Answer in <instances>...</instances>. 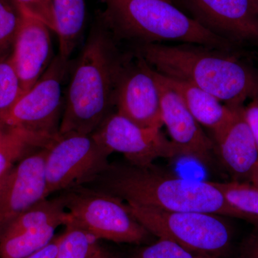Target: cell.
<instances>
[{
	"mask_svg": "<svg viewBox=\"0 0 258 258\" xmlns=\"http://www.w3.org/2000/svg\"><path fill=\"white\" fill-rule=\"evenodd\" d=\"M174 4L227 41L258 43V10L252 0H174Z\"/></svg>",
	"mask_w": 258,
	"mask_h": 258,
	"instance_id": "obj_10",
	"label": "cell"
},
{
	"mask_svg": "<svg viewBox=\"0 0 258 258\" xmlns=\"http://www.w3.org/2000/svg\"><path fill=\"white\" fill-rule=\"evenodd\" d=\"M90 258H117L113 252L104 247H101L98 251Z\"/></svg>",
	"mask_w": 258,
	"mask_h": 258,
	"instance_id": "obj_30",
	"label": "cell"
},
{
	"mask_svg": "<svg viewBox=\"0 0 258 258\" xmlns=\"http://www.w3.org/2000/svg\"><path fill=\"white\" fill-rule=\"evenodd\" d=\"M243 109V106L236 108L232 121L213 141L233 181L249 182L258 169V148Z\"/></svg>",
	"mask_w": 258,
	"mask_h": 258,
	"instance_id": "obj_15",
	"label": "cell"
},
{
	"mask_svg": "<svg viewBox=\"0 0 258 258\" xmlns=\"http://www.w3.org/2000/svg\"><path fill=\"white\" fill-rule=\"evenodd\" d=\"M111 154L92 134L59 135L47 147L45 157L48 196L92 181L108 167Z\"/></svg>",
	"mask_w": 258,
	"mask_h": 258,
	"instance_id": "obj_8",
	"label": "cell"
},
{
	"mask_svg": "<svg viewBox=\"0 0 258 258\" xmlns=\"http://www.w3.org/2000/svg\"><path fill=\"white\" fill-rule=\"evenodd\" d=\"M71 64V60L55 56L42 77L2 117L5 124L24 129L48 144L57 139L66 104L64 86Z\"/></svg>",
	"mask_w": 258,
	"mask_h": 258,
	"instance_id": "obj_7",
	"label": "cell"
},
{
	"mask_svg": "<svg viewBox=\"0 0 258 258\" xmlns=\"http://www.w3.org/2000/svg\"><path fill=\"white\" fill-rule=\"evenodd\" d=\"M249 182L258 185V169H257V171L254 173L253 175H252V177H251Z\"/></svg>",
	"mask_w": 258,
	"mask_h": 258,
	"instance_id": "obj_32",
	"label": "cell"
},
{
	"mask_svg": "<svg viewBox=\"0 0 258 258\" xmlns=\"http://www.w3.org/2000/svg\"><path fill=\"white\" fill-rule=\"evenodd\" d=\"M9 172H8V174H5V176H3V177L0 179V194H1L3 188H4L5 183H6L7 179H8V174H9Z\"/></svg>",
	"mask_w": 258,
	"mask_h": 258,
	"instance_id": "obj_31",
	"label": "cell"
},
{
	"mask_svg": "<svg viewBox=\"0 0 258 258\" xmlns=\"http://www.w3.org/2000/svg\"><path fill=\"white\" fill-rule=\"evenodd\" d=\"M243 258H258V233L249 241L244 248Z\"/></svg>",
	"mask_w": 258,
	"mask_h": 258,
	"instance_id": "obj_29",
	"label": "cell"
},
{
	"mask_svg": "<svg viewBox=\"0 0 258 258\" xmlns=\"http://www.w3.org/2000/svg\"><path fill=\"white\" fill-rule=\"evenodd\" d=\"M22 12L23 18L11 56L25 93L45 74L55 57L52 30L41 20Z\"/></svg>",
	"mask_w": 258,
	"mask_h": 258,
	"instance_id": "obj_14",
	"label": "cell"
},
{
	"mask_svg": "<svg viewBox=\"0 0 258 258\" xmlns=\"http://www.w3.org/2000/svg\"><path fill=\"white\" fill-rule=\"evenodd\" d=\"M234 207L258 224V185L244 181L214 182Z\"/></svg>",
	"mask_w": 258,
	"mask_h": 258,
	"instance_id": "obj_22",
	"label": "cell"
},
{
	"mask_svg": "<svg viewBox=\"0 0 258 258\" xmlns=\"http://www.w3.org/2000/svg\"><path fill=\"white\" fill-rule=\"evenodd\" d=\"M154 75L160 93L161 120L171 141L179 148L184 157L205 165L210 164L216 150L214 141L209 138L179 95L166 86L155 70Z\"/></svg>",
	"mask_w": 258,
	"mask_h": 258,
	"instance_id": "obj_13",
	"label": "cell"
},
{
	"mask_svg": "<svg viewBox=\"0 0 258 258\" xmlns=\"http://www.w3.org/2000/svg\"><path fill=\"white\" fill-rule=\"evenodd\" d=\"M92 134L111 154L120 153L134 166H152L159 158L182 156L179 148L166 138L160 128L142 126L116 111Z\"/></svg>",
	"mask_w": 258,
	"mask_h": 258,
	"instance_id": "obj_9",
	"label": "cell"
},
{
	"mask_svg": "<svg viewBox=\"0 0 258 258\" xmlns=\"http://www.w3.org/2000/svg\"><path fill=\"white\" fill-rule=\"evenodd\" d=\"M24 13L46 24L55 32V20L52 0H13Z\"/></svg>",
	"mask_w": 258,
	"mask_h": 258,
	"instance_id": "obj_26",
	"label": "cell"
},
{
	"mask_svg": "<svg viewBox=\"0 0 258 258\" xmlns=\"http://www.w3.org/2000/svg\"><path fill=\"white\" fill-rule=\"evenodd\" d=\"M86 186L146 208L169 212H194L250 222L234 208L213 181L174 175L154 166L110 164Z\"/></svg>",
	"mask_w": 258,
	"mask_h": 258,
	"instance_id": "obj_2",
	"label": "cell"
},
{
	"mask_svg": "<svg viewBox=\"0 0 258 258\" xmlns=\"http://www.w3.org/2000/svg\"><path fill=\"white\" fill-rule=\"evenodd\" d=\"M47 147L40 148L19 161L8 174L0 194V240L23 212L48 198L45 160Z\"/></svg>",
	"mask_w": 258,
	"mask_h": 258,
	"instance_id": "obj_12",
	"label": "cell"
},
{
	"mask_svg": "<svg viewBox=\"0 0 258 258\" xmlns=\"http://www.w3.org/2000/svg\"><path fill=\"white\" fill-rule=\"evenodd\" d=\"M252 3H254V5H255L256 8H257L258 10V0H252Z\"/></svg>",
	"mask_w": 258,
	"mask_h": 258,
	"instance_id": "obj_34",
	"label": "cell"
},
{
	"mask_svg": "<svg viewBox=\"0 0 258 258\" xmlns=\"http://www.w3.org/2000/svg\"><path fill=\"white\" fill-rule=\"evenodd\" d=\"M243 112L244 118L258 148V98H252V101L244 108Z\"/></svg>",
	"mask_w": 258,
	"mask_h": 258,
	"instance_id": "obj_27",
	"label": "cell"
},
{
	"mask_svg": "<svg viewBox=\"0 0 258 258\" xmlns=\"http://www.w3.org/2000/svg\"><path fill=\"white\" fill-rule=\"evenodd\" d=\"M102 21L118 40L195 44L230 50L231 42L204 28L170 0H102Z\"/></svg>",
	"mask_w": 258,
	"mask_h": 258,
	"instance_id": "obj_4",
	"label": "cell"
},
{
	"mask_svg": "<svg viewBox=\"0 0 258 258\" xmlns=\"http://www.w3.org/2000/svg\"><path fill=\"white\" fill-rule=\"evenodd\" d=\"M62 233L55 236L50 243L27 258H54L62 240Z\"/></svg>",
	"mask_w": 258,
	"mask_h": 258,
	"instance_id": "obj_28",
	"label": "cell"
},
{
	"mask_svg": "<svg viewBox=\"0 0 258 258\" xmlns=\"http://www.w3.org/2000/svg\"><path fill=\"white\" fill-rule=\"evenodd\" d=\"M160 76L166 86L179 95L197 121L212 132L213 140L232 121L237 107L230 108L222 104L216 97L191 83Z\"/></svg>",
	"mask_w": 258,
	"mask_h": 258,
	"instance_id": "obj_16",
	"label": "cell"
},
{
	"mask_svg": "<svg viewBox=\"0 0 258 258\" xmlns=\"http://www.w3.org/2000/svg\"><path fill=\"white\" fill-rule=\"evenodd\" d=\"M117 113L144 127L161 128L160 93L154 70L132 52L117 90Z\"/></svg>",
	"mask_w": 258,
	"mask_h": 258,
	"instance_id": "obj_11",
	"label": "cell"
},
{
	"mask_svg": "<svg viewBox=\"0 0 258 258\" xmlns=\"http://www.w3.org/2000/svg\"><path fill=\"white\" fill-rule=\"evenodd\" d=\"M132 55L121 52L98 16L73 68L59 135L94 133L114 112L118 84Z\"/></svg>",
	"mask_w": 258,
	"mask_h": 258,
	"instance_id": "obj_1",
	"label": "cell"
},
{
	"mask_svg": "<svg viewBox=\"0 0 258 258\" xmlns=\"http://www.w3.org/2000/svg\"><path fill=\"white\" fill-rule=\"evenodd\" d=\"M49 145L24 129L8 126L0 134V179L24 157Z\"/></svg>",
	"mask_w": 258,
	"mask_h": 258,
	"instance_id": "obj_19",
	"label": "cell"
},
{
	"mask_svg": "<svg viewBox=\"0 0 258 258\" xmlns=\"http://www.w3.org/2000/svg\"><path fill=\"white\" fill-rule=\"evenodd\" d=\"M130 258H219L198 253L167 239L159 238L154 243L136 249Z\"/></svg>",
	"mask_w": 258,
	"mask_h": 258,
	"instance_id": "obj_25",
	"label": "cell"
},
{
	"mask_svg": "<svg viewBox=\"0 0 258 258\" xmlns=\"http://www.w3.org/2000/svg\"><path fill=\"white\" fill-rule=\"evenodd\" d=\"M60 225L50 224L0 240V258H27L50 243Z\"/></svg>",
	"mask_w": 258,
	"mask_h": 258,
	"instance_id": "obj_20",
	"label": "cell"
},
{
	"mask_svg": "<svg viewBox=\"0 0 258 258\" xmlns=\"http://www.w3.org/2000/svg\"><path fill=\"white\" fill-rule=\"evenodd\" d=\"M7 128H8V125L5 124L3 120L0 118V134L3 133Z\"/></svg>",
	"mask_w": 258,
	"mask_h": 258,
	"instance_id": "obj_33",
	"label": "cell"
},
{
	"mask_svg": "<svg viewBox=\"0 0 258 258\" xmlns=\"http://www.w3.org/2000/svg\"><path fill=\"white\" fill-rule=\"evenodd\" d=\"M23 18L13 0H0V59L10 55Z\"/></svg>",
	"mask_w": 258,
	"mask_h": 258,
	"instance_id": "obj_24",
	"label": "cell"
},
{
	"mask_svg": "<svg viewBox=\"0 0 258 258\" xmlns=\"http://www.w3.org/2000/svg\"><path fill=\"white\" fill-rule=\"evenodd\" d=\"M70 220L98 240L142 244L150 239L146 230L121 199L80 185L59 192Z\"/></svg>",
	"mask_w": 258,
	"mask_h": 258,
	"instance_id": "obj_5",
	"label": "cell"
},
{
	"mask_svg": "<svg viewBox=\"0 0 258 258\" xmlns=\"http://www.w3.org/2000/svg\"><path fill=\"white\" fill-rule=\"evenodd\" d=\"M227 51L195 44L157 43L137 45L134 52L159 74L191 83L237 108L254 98L258 74Z\"/></svg>",
	"mask_w": 258,
	"mask_h": 258,
	"instance_id": "obj_3",
	"label": "cell"
},
{
	"mask_svg": "<svg viewBox=\"0 0 258 258\" xmlns=\"http://www.w3.org/2000/svg\"><path fill=\"white\" fill-rule=\"evenodd\" d=\"M148 232L198 253L224 258L230 250L232 230L220 215L194 212H169L127 203Z\"/></svg>",
	"mask_w": 258,
	"mask_h": 258,
	"instance_id": "obj_6",
	"label": "cell"
},
{
	"mask_svg": "<svg viewBox=\"0 0 258 258\" xmlns=\"http://www.w3.org/2000/svg\"><path fill=\"white\" fill-rule=\"evenodd\" d=\"M254 98H258V85H257V91H256L255 96H254Z\"/></svg>",
	"mask_w": 258,
	"mask_h": 258,
	"instance_id": "obj_35",
	"label": "cell"
},
{
	"mask_svg": "<svg viewBox=\"0 0 258 258\" xmlns=\"http://www.w3.org/2000/svg\"><path fill=\"white\" fill-rule=\"evenodd\" d=\"M55 33L59 42L58 55L71 60L83 35L86 18L85 0H52Z\"/></svg>",
	"mask_w": 258,
	"mask_h": 258,
	"instance_id": "obj_17",
	"label": "cell"
},
{
	"mask_svg": "<svg viewBox=\"0 0 258 258\" xmlns=\"http://www.w3.org/2000/svg\"><path fill=\"white\" fill-rule=\"evenodd\" d=\"M69 218V212L60 197L47 198L35 204L19 216L7 229L2 238L50 224L64 225Z\"/></svg>",
	"mask_w": 258,
	"mask_h": 258,
	"instance_id": "obj_18",
	"label": "cell"
},
{
	"mask_svg": "<svg viewBox=\"0 0 258 258\" xmlns=\"http://www.w3.org/2000/svg\"><path fill=\"white\" fill-rule=\"evenodd\" d=\"M23 94L21 81L10 54L0 59V118L13 108Z\"/></svg>",
	"mask_w": 258,
	"mask_h": 258,
	"instance_id": "obj_23",
	"label": "cell"
},
{
	"mask_svg": "<svg viewBox=\"0 0 258 258\" xmlns=\"http://www.w3.org/2000/svg\"><path fill=\"white\" fill-rule=\"evenodd\" d=\"M54 258H90L101 247L99 240L70 220Z\"/></svg>",
	"mask_w": 258,
	"mask_h": 258,
	"instance_id": "obj_21",
	"label": "cell"
}]
</instances>
